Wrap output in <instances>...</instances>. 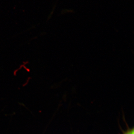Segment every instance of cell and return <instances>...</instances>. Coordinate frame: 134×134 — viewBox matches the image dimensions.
I'll use <instances>...</instances> for the list:
<instances>
[{
    "mask_svg": "<svg viewBox=\"0 0 134 134\" xmlns=\"http://www.w3.org/2000/svg\"><path fill=\"white\" fill-rule=\"evenodd\" d=\"M134 129H129L128 131H127L126 132H124L123 134H134Z\"/></svg>",
    "mask_w": 134,
    "mask_h": 134,
    "instance_id": "6da1fadb",
    "label": "cell"
}]
</instances>
